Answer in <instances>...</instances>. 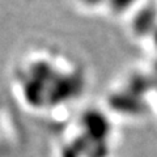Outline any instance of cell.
<instances>
[{
  "label": "cell",
  "mask_w": 157,
  "mask_h": 157,
  "mask_svg": "<svg viewBox=\"0 0 157 157\" xmlns=\"http://www.w3.org/2000/svg\"><path fill=\"white\" fill-rule=\"evenodd\" d=\"M82 4H86V6H97V4L104 3L105 0H78Z\"/></svg>",
  "instance_id": "obj_1"
},
{
  "label": "cell",
  "mask_w": 157,
  "mask_h": 157,
  "mask_svg": "<svg viewBox=\"0 0 157 157\" xmlns=\"http://www.w3.org/2000/svg\"><path fill=\"white\" fill-rule=\"evenodd\" d=\"M155 41H156V45H157V29L155 30Z\"/></svg>",
  "instance_id": "obj_2"
}]
</instances>
